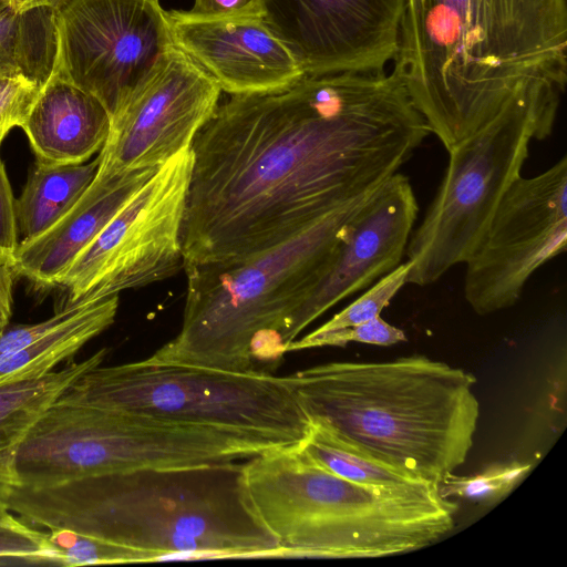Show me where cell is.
<instances>
[{
	"label": "cell",
	"instance_id": "d590c367",
	"mask_svg": "<svg viewBox=\"0 0 567 567\" xmlns=\"http://www.w3.org/2000/svg\"><path fill=\"white\" fill-rule=\"evenodd\" d=\"M14 518L16 516L3 504H0V522H9Z\"/></svg>",
	"mask_w": 567,
	"mask_h": 567
},
{
	"label": "cell",
	"instance_id": "ac0fdd59",
	"mask_svg": "<svg viewBox=\"0 0 567 567\" xmlns=\"http://www.w3.org/2000/svg\"><path fill=\"white\" fill-rule=\"evenodd\" d=\"M110 125L100 100L52 70L21 128L38 162L79 164L101 151Z\"/></svg>",
	"mask_w": 567,
	"mask_h": 567
},
{
	"label": "cell",
	"instance_id": "603a6c76",
	"mask_svg": "<svg viewBox=\"0 0 567 567\" xmlns=\"http://www.w3.org/2000/svg\"><path fill=\"white\" fill-rule=\"evenodd\" d=\"M14 48L53 70L56 55L54 11L47 8L19 12L0 10V48Z\"/></svg>",
	"mask_w": 567,
	"mask_h": 567
},
{
	"label": "cell",
	"instance_id": "5bb4252c",
	"mask_svg": "<svg viewBox=\"0 0 567 567\" xmlns=\"http://www.w3.org/2000/svg\"><path fill=\"white\" fill-rule=\"evenodd\" d=\"M405 0H260L305 75L380 73L398 51Z\"/></svg>",
	"mask_w": 567,
	"mask_h": 567
},
{
	"label": "cell",
	"instance_id": "8fae6325",
	"mask_svg": "<svg viewBox=\"0 0 567 567\" xmlns=\"http://www.w3.org/2000/svg\"><path fill=\"white\" fill-rule=\"evenodd\" d=\"M54 17L53 70L100 100L110 116L173 44L158 0H69Z\"/></svg>",
	"mask_w": 567,
	"mask_h": 567
},
{
	"label": "cell",
	"instance_id": "6da1fadb",
	"mask_svg": "<svg viewBox=\"0 0 567 567\" xmlns=\"http://www.w3.org/2000/svg\"><path fill=\"white\" fill-rule=\"evenodd\" d=\"M430 134L392 72L230 95L196 135L184 266L246 259L380 188Z\"/></svg>",
	"mask_w": 567,
	"mask_h": 567
},
{
	"label": "cell",
	"instance_id": "ffe728a7",
	"mask_svg": "<svg viewBox=\"0 0 567 567\" xmlns=\"http://www.w3.org/2000/svg\"><path fill=\"white\" fill-rule=\"evenodd\" d=\"M100 161V155L79 164L35 161L20 197L16 199L20 241L45 233L78 203L96 177Z\"/></svg>",
	"mask_w": 567,
	"mask_h": 567
},
{
	"label": "cell",
	"instance_id": "4dcf8cb0",
	"mask_svg": "<svg viewBox=\"0 0 567 567\" xmlns=\"http://www.w3.org/2000/svg\"><path fill=\"white\" fill-rule=\"evenodd\" d=\"M19 244L16 198L0 156V254L13 261Z\"/></svg>",
	"mask_w": 567,
	"mask_h": 567
},
{
	"label": "cell",
	"instance_id": "52a82bcc",
	"mask_svg": "<svg viewBox=\"0 0 567 567\" xmlns=\"http://www.w3.org/2000/svg\"><path fill=\"white\" fill-rule=\"evenodd\" d=\"M212 431L267 450L300 444L311 423L286 377L164 362L99 364L56 400Z\"/></svg>",
	"mask_w": 567,
	"mask_h": 567
},
{
	"label": "cell",
	"instance_id": "d6986e66",
	"mask_svg": "<svg viewBox=\"0 0 567 567\" xmlns=\"http://www.w3.org/2000/svg\"><path fill=\"white\" fill-rule=\"evenodd\" d=\"M107 349L69 363L61 370L0 384V504L17 486L14 458L27 432L39 416L83 373L101 364Z\"/></svg>",
	"mask_w": 567,
	"mask_h": 567
},
{
	"label": "cell",
	"instance_id": "4316f807",
	"mask_svg": "<svg viewBox=\"0 0 567 567\" xmlns=\"http://www.w3.org/2000/svg\"><path fill=\"white\" fill-rule=\"evenodd\" d=\"M402 341H406L404 331L388 323L379 316L367 322L333 331L317 332L313 330L292 341L286 351L288 353L327 346L344 347L349 342L388 347Z\"/></svg>",
	"mask_w": 567,
	"mask_h": 567
},
{
	"label": "cell",
	"instance_id": "9a60e30c",
	"mask_svg": "<svg viewBox=\"0 0 567 567\" xmlns=\"http://www.w3.org/2000/svg\"><path fill=\"white\" fill-rule=\"evenodd\" d=\"M417 213L409 177L395 173L354 215L322 278L291 316L285 351L326 311L401 264Z\"/></svg>",
	"mask_w": 567,
	"mask_h": 567
},
{
	"label": "cell",
	"instance_id": "484cf974",
	"mask_svg": "<svg viewBox=\"0 0 567 567\" xmlns=\"http://www.w3.org/2000/svg\"><path fill=\"white\" fill-rule=\"evenodd\" d=\"M411 264H400L380 278L370 289L330 320L317 328V332H328L367 322L379 317L396 292L406 284Z\"/></svg>",
	"mask_w": 567,
	"mask_h": 567
},
{
	"label": "cell",
	"instance_id": "f1b7e54d",
	"mask_svg": "<svg viewBox=\"0 0 567 567\" xmlns=\"http://www.w3.org/2000/svg\"><path fill=\"white\" fill-rule=\"evenodd\" d=\"M0 564H49L47 533L17 517L0 522Z\"/></svg>",
	"mask_w": 567,
	"mask_h": 567
},
{
	"label": "cell",
	"instance_id": "9c48e42d",
	"mask_svg": "<svg viewBox=\"0 0 567 567\" xmlns=\"http://www.w3.org/2000/svg\"><path fill=\"white\" fill-rule=\"evenodd\" d=\"M538 117L511 110L449 151V165L423 220L411 233L406 284L426 286L470 258L502 196L520 175Z\"/></svg>",
	"mask_w": 567,
	"mask_h": 567
},
{
	"label": "cell",
	"instance_id": "8d00e7d4",
	"mask_svg": "<svg viewBox=\"0 0 567 567\" xmlns=\"http://www.w3.org/2000/svg\"><path fill=\"white\" fill-rule=\"evenodd\" d=\"M11 0H0V10L10 7Z\"/></svg>",
	"mask_w": 567,
	"mask_h": 567
},
{
	"label": "cell",
	"instance_id": "8992f818",
	"mask_svg": "<svg viewBox=\"0 0 567 567\" xmlns=\"http://www.w3.org/2000/svg\"><path fill=\"white\" fill-rule=\"evenodd\" d=\"M377 190L257 255L185 268L181 330L151 357L272 373L286 353L284 334L291 316L322 278L354 215Z\"/></svg>",
	"mask_w": 567,
	"mask_h": 567
},
{
	"label": "cell",
	"instance_id": "cb8c5ba5",
	"mask_svg": "<svg viewBox=\"0 0 567 567\" xmlns=\"http://www.w3.org/2000/svg\"><path fill=\"white\" fill-rule=\"evenodd\" d=\"M532 468L530 462H495L473 475L447 474L437 483V491L444 498L456 497L492 505L506 497Z\"/></svg>",
	"mask_w": 567,
	"mask_h": 567
},
{
	"label": "cell",
	"instance_id": "ba28073f",
	"mask_svg": "<svg viewBox=\"0 0 567 567\" xmlns=\"http://www.w3.org/2000/svg\"><path fill=\"white\" fill-rule=\"evenodd\" d=\"M266 451L207 430L55 401L22 440L14 473L17 486L44 488L140 468L243 461Z\"/></svg>",
	"mask_w": 567,
	"mask_h": 567
},
{
	"label": "cell",
	"instance_id": "74e56055",
	"mask_svg": "<svg viewBox=\"0 0 567 567\" xmlns=\"http://www.w3.org/2000/svg\"><path fill=\"white\" fill-rule=\"evenodd\" d=\"M12 1V0H11Z\"/></svg>",
	"mask_w": 567,
	"mask_h": 567
},
{
	"label": "cell",
	"instance_id": "e575fe53",
	"mask_svg": "<svg viewBox=\"0 0 567 567\" xmlns=\"http://www.w3.org/2000/svg\"><path fill=\"white\" fill-rule=\"evenodd\" d=\"M68 1L69 0H12L10 7L19 12L40 8H47L55 11Z\"/></svg>",
	"mask_w": 567,
	"mask_h": 567
},
{
	"label": "cell",
	"instance_id": "2e32d148",
	"mask_svg": "<svg viewBox=\"0 0 567 567\" xmlns=\"http://www.w3.org/2000/svg\"><path fill=\"white\" fill-rule=\"evenodd\" d=\"M172 43L229 95L284 90L305 76L262 16L208 18L166 11Z\"/></svg>",
	"mask_w": 567,
	"mask_h": 567
},
{
	"label": "cell",
	"instance_id": "44dd1931",
	"mask_svg": "<svg viewBox=\"0 0 567 567\" xmlns=\"http://www.w3.org/2000/svg\"><path fill=\"white\" fill-rule=\"evenodd\" d=\"M118 295L87 305L78 315L29 346L0 357V384L44 375L72 357L115 320Z\"/></svg>",
	"mask_w": 567,
	"mask_h": 567
},
{
	"label": "cell",
	"instance_id": "7a4b0ae2",
	"mask_svg": "<svg viewBox=\"0 0 567 567\" xmlns=\"http://www.w3.org/2000/svg\"><path fill=\"white\" fill-rule=\"evenodd\" d=\"M393 72L446 151L511 110L553 132L567 0H405Z\"/></svg>",
	"mask_w": 567,
	"mask_h": 567
},
{
	"label": "cell",
	"instance_id": "30bf717a",
	"mask_svg": "<svg viewBox=\"0 0 567 567\" xmlns=\"http://www.w3.org/2000/svg\"><path fill=\"white\" fill-rule=\"evenodd\" d=\"M193 162L190 146L163 164L133 194L60 279L58 286L66 291L63 306L145 287L183 268V226Z\"/></svg>",
	"mask_w": 567,
	"mask_h": 567
},
{
	"label": "cell",
	"instance_id": "d6a6232c",
	"mask_svg": "<svg viewBox=\"0 0 567 567\" xmlns=\"http://www.w3.org/2000/svg\"><path fill=\"white\" fill-rule=\"evenodd\" d=\"M20 71L37 79L42 84L51 74V70L40 64L25 53L9 47L0 48V74Z\"/></svg>",
	"mask_w": 567,
	"mask_h": 567
},
{
	"label": "cell",
	"instance_id": "d4e9b609",
	"mask_svg": "<svg viewBox=\"0 0 567 567\" xmlns=\"http://www.w3.org/2000/svg\"><path fill=\"white\" fill-rule=\"evenodd\" d=\"M49 564L84 566L150 561L136 550L72 530H47Z\"/></svg>",
	"mask_w": 567,
	"mask_h": 567
},
{
	"label": "cell",
	"instance_id": "f546056e",
	"mask_svg": "<svg viewBox=\"0 0 567 567\" xmlns=\"http://www.w3.org/2000/svg\"><path fill=\"white\" fill-rule=\"evenodd\" d=\"M91 302L63 306L55 312V315L44 321L33 324H20L11 329H4L0 334V357L29 346L78 315Z\"/></svg>",
	"mask_w": 567,
	"mask_h": 567
},
{
	"label": "cell",
	"instance_id": "277c9868",
	"mask_svg": "<svg viewBox=\"0 0 567 567\" xmlns=\"http://www.w3.org/2000/svg\"><path fill=\"white\" fill-rule=\"evenodd\" d=\"M311 424L369 456L437 484L474 443L476 378L425 355L330 362L286 375Z\"/></svg>",
	"mask_w": 567,
	"mask_h": 567
},
{
	"label": "cell",
	"instance_id": "4fadbf2b",
	"mask_svg": "<svg viewBox=\"0 0 567 567\" xmlns=\"http://www.w3.org/2000/svg\"><path fill=\"white\" fill-rule=\"evenodd\" d=\"M221 92L200 65L168 45L147 79L111 115L97 175L158 168L190 147L216 112Z\"/></svg>",
	"mask_w": 567,
	"mask_h": 567
},
{
	"label": "cell",
	"instance_id": "7402d4cb",
	"mask_svg": "<svg viewBox=\"0 0 567 567\" xmlns=\"http://www.w3.org/2000/svg\"><path fill=\"white\" fill-rule=\"evenodd\" d=\"M299 447L318 465L354 483L390 487L431 483L358 451L315 424Z\"/></svg>",
	"mask_w": 567,
	"mask_h": 567
},
{
	"label": "cell",
	"instance_id": "83f0119b",
	"mask_svg": "<svg viewBox=\"0 0 567 567\" xmlns=\"http://www.w3.org/2000/svg\"><path fill=\"white\" fill-rule=\"evenodd\" d=\"M42 83L20 71L0 74V141L22 127L40 94Z\"/></svg>",
	"mask_w": 567,
	"mask_h": 567
},
{
	"label": "cell",
	"instance_id": "7c38bea8",
	"mask_svg": "<svg viewBox=\"0 0 567 567\" xmlns=\"http://www.w3.org/2000/svg\"><path fill=\"white\" fill-rule=\"evenodd\" d=\"M567 246V157L519 175L465 261L464 297L481 316L514 306L530 276Z\"/></svg>",
	"mask_w": 567,
	"mask_h": 567
},
{
	"label": "cell",
	"instance_id": "e0dca14e",
	"mask_svg": "<svg viewBox=\"0 0 567 567\" xmlns=\"http://www.w3.org/2000/svg\"><path fill=\"white\" fill-rule=\"evenodd\" d=\"M158 168L113 176L96 174L56 224L37 238L20 241L13 260L16 276L41 288L58 286L75 258Z\"/></svg>",
	"mask_w": 567,
	"mask_h": 567
},
{
	"label": "cell",
	"instance_id": "5b68a950",
	"mask_svg": "<svg viewBox=\"0 0 567 567\" xmlns=\"http://www.w3.org/2000/svg\"><path fill=\"white\" fill-rule=\"evenodd\" d=\"M256 514L285 557L373 558L426 547L454 528L457 505L437 484L354 483L310 460L298 445L243 464Z\"/></svg>",
	"mask_w": 567,
	"mask_h": 567
},
{
	"label": "cell",
	"instance_id": "836d02e7",
	"mask_svg": "<svg viewBox=\"0 0 567 567\" xmlns=\"http://www.w3.org/2000/svg\"><path fill=\"white\" fill-rule=\"evenodd\" d=\"M13 261L0 254V334L7 329L12 312Z\"/></svg>",
	"mask_w": 567,
	"mask_h": 567
},
{
	"label": "cell",
	"instance_id": "1f68e13d",
	"mask_svg": "<svg viewBox=\"0 0 567 567\" xmlns=\"http://www.w3.org/2000/svg\"><path fill=\"white\" fill-rule=\"evenodd\" d=\"M188 11L208 18L262 16L260 0H195Z\"/></svg>",
	"mask_w": 567,
	"mask_h": 567
},
{
	"label": "cell",
	"instance_id": "3957f363",
	"mask_svg": "<svg viewBox=\"0 0 567 567\" xmlns=\"http://www.w3.org/2000/svg\"><path fill=\"white\" fill-rule=\"evenodd\" d=\"M243 464L140 468L44 488L16 486L4 506L28 525L93 536L150 561L285 557L254 509Z\"/></svg>",
	"mask_w": 567,
	"mask_h": 567
}]
</instances>
